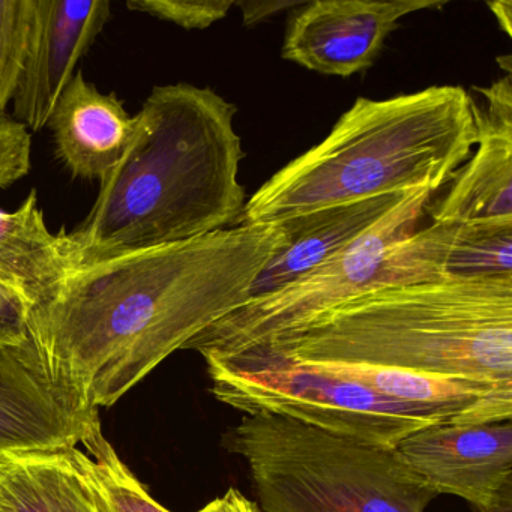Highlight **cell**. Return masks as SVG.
<instances>
[{"label":"cell","instance_id":"cell-21","mask_svg":"<svg viewBox=\"0 0 512 512\" xmlns=\"http://www.w3.org/2000/svg\"><path fill=\"white\" fill-rule=\"evenodd\" d=\"M235 7L233 0H128L127 8L193 31L220 22Z\"/></svg>","mask_w":512,"mask_h":512},{"label":"cell","instance_id":"cell-23","mask_svg":"<svg viewBox=\"0 0 512 512\" xmlns=\"http://www.w3.org/2000/svg\"><path fill=\"white\" fill-rule=\"evenodd\" d=\"M31 308L26 296L0 283V346H20L28 340Z\"/></svg>","mask_w":512,"mask_h":512},{"label":"cell","instance_id":"cell-1","mask_svg":"<svg viewBox=\"0 0 512 512\" xmlns=\"http://www.w3.org/2000/svg\"><path fill=\"white\" fill-rule=\"evenodd\" d=\"M283 244L280 223L232 226L74 269L32 305L29 343L52 379L98 412L247 302Z\"/></svg>","mask_w":512,"mask_h":512},{"label":"cell","instance_id":"cell-10","mask_svg":"<svg viewBox=\"0 0 512 512\" xmlns=\"http://www.w3.org/2000/svg\"><path fill=\"white\" fill-rule=\"evenodd\" d=\"M97 421L52 379L29 340L0 346V455L70 451Z\"/></svg>","mask_w":512,"mask_h":512},{"label":"cell","instance_id":"cell-2","mask_svg":"<svg viewBox=\"0 0 512 512\" xmlns=\"http://www.w3.org/2000/svg\"><path fill=\"white\" fill-rule=\"evenodd\" d=\"M236 113L214 89L155 86L136 115L130 151L68 233L76 269L233 226L247 203Z\"/></svg>","mask_w":512,"mask_h":512},{"label":"cell","instance_id":"cell-19","mask_svg":"<svg viewBox=\"0 0 512 512\" xmlns=\"http://www.w3.org/2000/svg\"><path fill=\"white\" fill-rule=\"evenodd\" d=\"M512 272V217L460 223L446 274L454 277Z\"/></svg>","mask_w":512,"mask_h":512},{"label":"cell","instance_id":"cell-17","mask_svg":"<svg viewBox=\"0 0 512 512\" xmlns=\"http://www.w3.org/2000/svg\"><path fill=\"white\" fill-rule=\"evenodd\" d=\"M0 512H94L70 452L0 455Z\"/></svg>","mask_w":512,"mask_h":512},{"label":"cell","instance_id":"cell-8","mask_svg":"<svg viewBox=\"0 0 512 512\" xmlns=\"http://www.w3.org/2000/svg\"><path fill=\"white\" fill-rule=\"evenodd\" d=\"M437 0H314L290 20L283 56L325 76L350 77L367 70L386 38L409 14L440 10Z\"/></svg>","mask_w":512,"mask_h":512},{"label":"cell","instance_id":"cell-14","mask_svg":"<svg viewBox=\"0 0 512 512\" xmlns=\"http://www.w3.org/2000/svg\"><path fill=\"white\" fill-rule=\"evenodd\" d=\"M410 193L337 203L278 221L283 229V247L257 277L251 298L287 286L337 256Z\"/></svg>","mask_w":512,"mask_h":512},{"label":"cell","instance_id":"cell-4","mask_svg":"<svg viewBox=\"0 0 512 512\" xmlns=\"http://www.w3.org/2000/svg\"><path fill=\"white\" fill-rule=\"evenodd\" d=\"M476 145L472 98L431 86L358 98L325 140L290 161L245 203L233 226L271 224L337 203L449 184Z\"/></svg>","mask_w":512,"mask_h":512},{"label":"cell","instance_id":"cell-18","mask_svg":"<svg viewBox=\"0 0 512 512\" xmlns=\"http://www.w3.org/2000/svg\"><path fill=\"white\" fill-rule=\"evenodd\" d=\"M94 512H170L149 496L139 479L122 463L101 431L92 425L79 446L70 449Z\"/></svg>","mask_w":512,"mask_h":512},{"label":"cell","instance_id":"cell-11","mask_svg":"<svg viewBox=\"0 0 512 512\" xmlns=\"http://www.w3.org/2000/svg\"><path fill=\"white\" fill-rule=\"evenodd\" d=\"M112 16L109 0H34L28 52L14 94V119L38 133Z\"/></svg>","mask_w":512,"mask_h":512},{"label":"cell","instance_id":"cell-9","mask_svg":"<svg viewBox=\"0 0 512 512\" xmlns=\"http://www.w3.org/2000/svg\"><path fill=\"white\" fill-rule=\"evenodd\" d=\"M437 496L452 494L487 511L512 485V424H436L421 428L394 449Z\"/></svg>","mask_w":512,"mask_h":512},{"label":"cell","instance_id":"cell-7","mask_svg":"<svg viewBox=\"0 0 512 512\" xmlns=\"http://www.w3.org/2000/svg\"><path fill=\"white\" fill-rule=\"evenodd\" d=\"M205 361L212 395L245 416H281L392 451L421 428L448 424L431 410L391 400L280 353L253 350Z\"/></svg>","mask_w":512,"mask_h":512},{"label":"cell","instance_id":"cell-5","mask_svg":"<svg viewBox=\"0 0 512 512\" xmlns=\"http://www.w3.org/2000/svg\"><path fill=\"white\" fill-rule=\"evenodd\" d=\"M433 194L412 191L346 250L293 283L248 299L185 349L197 350L203 358L265 349L359 293L448 277L446 263L460 223L433 221L416 230Z\"/></svg>","mask_w":512,"mask_h":512},{"label":"cell","instance_id":"cell-6","mask_svg":"<svg viewBox=\"0 0 512 512\" xmlns=\"http://www.w3.org/2000/svg\"><path fill=\"white\" fill-rule=\"evenodd\" d=\"M223 445L248 472L260 512H425L436 491L392 449L260 413Z\"/></svg>","mask_w":512,"mask_h":512},{"label":"cell","instance_id":"cell-12","mask_svg":"<svg viewBox=\"0 0 512 512\" xmlns=\"http://www.w3.org/2000/svg\"><path fill=\"white\" fill-rule=\"evenodd\" d=\"M476 152L455 173L448 193L425 212L440 223L512 217V79L506 74L488 88H473Z\"/></svg>","mask_w":512,"mask_h":512},{"label":"cell","instance_id":"cell-25","mask_svg":"<svg viewBox=\"0 0 512 512\" xmlns=\"http://www.w3.org/2000/svg\"><path fill=\"white\" fill-rule=\"evenodd\" d=\"M199 512H260L253 500L247 499L238 488L232 487L221 497L203 506Z\"/></svg>","mask_w":512,"mask_h":512},{"label":"cell","instance_id":"cell-20","mask_svg":"<svg viewBox=\"0 0 512 512\" xmlns=\"http://www.w3.org/2000/svg\"><path fill=\"white\" fill-rule=\"evenodd\" d=\"M34 0H0V115L13 101L28 52Z\"/></svg>","mask_w":512,"mask_h":512},{"label":"cell","instance_id":"cell-26","mask_svg":"<svg viewBox=\"0 0 512 512\" xmlns=\"http://www.w3.org/2000/svg\"><path fill=\"white\" fill-rule=\"evenodd\" d=\"M488 8L499 22L500 28L505 31L508 37L512 35V4L508 0H500V2H488Z\"/></svg>","mask_w":512,"mask_h":512},{"label":"cell","instance_id":"cell-15","mask_svg":"<svg viewBox=\"0 0 512 512\" xmlns=\"http://www.w3.org/2000/svg\"><path fill=\"white\" fill-rule=\"evenodd\" d=\"M304 364L332 376L361 383L391 400L431 410L445 418L448 424L482 425L511 421L512 389L377 365L340 362Z\"/></svg>","mask_w":512,"mask_h":512},{"label":"cell","instance_id":"cell-16","mask_svg":"<svg viewBox=\"0 0 512 512\" xmlns=\"http://www.w3.org/2000/svg\"><path fill=\"white\" fill-rule=\"evenodd\" d=\"M74 269L68 233L50 232L37 191L14 212L0 209V283L34 305Z\"/></svg>","mask_w":512,"mask_h":512},{"label":"cell","instance_id":"cell-24","mask_svg":"<svg viewBox=\"0 0 512 512\" xmlns=\"http://www.w3.org/2000/svg\"><path fill=\"white\" fill-rule=\"evenodd\" d=\"M305 2H293V0H271V2H235L236 7L241 8L242 19L245 26H256L259 23L266 22L271 17L290 10L298 8Z\"/></svg>","mask_w":512,"mask_h":512},{"label":"cell","instance_id":"cell-13","mask_svg":"<svg viewBox=\"0 0 512 512\" xmlns=\"http://www.w3.org/2000/svg\"><path fill=\"white\" fill-rule=\"evenodd\" d=\"M47 127L71 175L101 182L130 151L139 122L128 115L115 92L103 94L76 71Z\"/></svg>","mask_w":512,"mask_h":512},{"label":"cell","instance_id":"cell-22","mask_svg":"<svg viewBox=\"0 0 512 512\" xmlns=\"http://www.w3.org/2000/svg\"><path fill=\"white\" fill-rule=\"evenodd\" d=\"M32 137L25 125L0 115V188H8L31 170Z\"/></svg>","mask_w":512,"mask_h":512},{"label":"cell","instance_id":"cell-27","mask_svg":"<svg viewBox=\"0 0 512 512\" xmlns=\"http://www.w3.org/2000/svg\"><path fill=\"white\" fill-rule=\"evenodd\" d=\"M484 512H512V485L506 487L496 503Z\"/></svg>","mask_w":512,"mask_h":512},{"label":"cell","instance_id":"cell-3","mask_svg":"<svg viewBox=\"0 0 512 512\" xmlns=\"http://www.w3.org/2000/svg\"><path fill=\"white\" fill-rule=\"evenodd\" d=\"M257 350L512 389V272L367 290Z\"/></svg>","mask_w":512,"mask_h":512}]
</instances>
